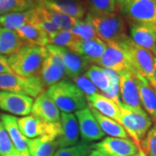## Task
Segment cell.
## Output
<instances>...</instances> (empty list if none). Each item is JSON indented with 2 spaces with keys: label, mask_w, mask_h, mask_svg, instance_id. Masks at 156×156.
<instances>
[{
  "label": "cell",
  "mask_w": 156,
  "mask_h": 156,
  "mask_svg": "<svg viewBox=\"0 0 156 156\" xmlns=\"http://www.w3.org/2000/svg\"><path fill=\"white\" fill-rule=\"evenodd\" d=\"M85 19L93 25L96 37L104 43L120 44L128 37L127 22L119 11L106 14L87 12Z\"/></svg>",
  "instance_id": "6da1fadb"
},
{
  "label": "cell",
  "mask_w": 156,
  "mask_h": 156,
  "mask_svg": "<svg viewBox=\"0 0 156 156\" xmlns=\"http://www.w3.org/2000/svg\"><path fill=\"white\" fill-rule=\"evenodd\" d=\"M47 54L45 47L26 44L7 60L14 74L23 77H38Z\"/></svg>",
  "instance_id": "7a4b0ae2"
},
{
  "label": "cell",
  "mask_w": 156,
  "mask_h": 156,
  "mask_svg": "<svg viewBox=\"0 0 156 156\" xmlns=\"http://www.w3.org/2000/svg\"><path fill=\"white\" fill-rule=\"evenodd\" d=\"M46 94L62 113H75L87 107L82 91L69 80H62L46 89Z\"/></svg>",
  "instance_id": "3957f363"
},
{
  "label": "cell",
  "mask_w": 156,
  "mask_h": 156,
  "mask_svg": "<svg viewBox=\"0 0 156 156\" xmlns=\"http://www.w3.org/2000/svg\"><path fill=\"white\" fill-rule=\"evenodd\" d=\"M119 123L139 148L153 125V121L142 108H132L121 103Z\"/></svg>",
  "instance_id": "277c9868"
},
{
  "label": "cell",
  "mask_w": 156,
  "mask_h": 156,
  "mask_svg": "<svg viewBox=\"0 0 156 156\" xmlns=\"http://www.w3.org/2000/svg\"><path fill=\"white\" fill-rule=\"evenodd\" d=\"M119 44L124 50L132 70L145 78L156 91V80L154 75V56L150 51L135 44L129 37Z\"/></svg>",
  "instance_id": "5b68a950"
},
{
  "label": "cell",
  "mask_w": 156,
  "mask_h": 156,
  "mask_svg": "<svg viewBox=\"0 0 156 156\" xmlns=\"http://www.w3.org/2000/svg\"><path fill=\"white\" fill-rule=\"evenodd\" d=\"M118 11L128 24H156V4L153 0L121 2L118 3Z\"/></svg>",
  "instance_id": "8992f818"
},
{
  "label": "cell",
  "mask_w": 156,
  "mask_h": 156,
  "mask_svg": "<svg viewBox=\"0 0 156 156\" xmlns=\"http://www.w3.org/2000/svg\"><path fill=\"white\" fill-rule=\"evenodd\" d=\"M0 91L17 93L36 98L45 89L38 77H23L14 73L0 74Z\"/></svg>",
  "instance_id": "52a82bcc"
},
{
  "label": "cell",
  "mask_w": 156,
  "mask_h": 156,
  "mask_svg": "<svg viewBox=\"0 0 156 156\" xmlns=\"http://www.w3.org/2000/svg\"><path fill=\"white\" fill-rule=\"evenodd\" d=\"M17 124L23 134L27 139H34L42 136L58 138L62 133L60 122H46L32 115L17 118Z\"/></svg>",
  "instance_id": "ba28073f"
},
{
  "label": "cell",
  "mask_w": 156,
  "mask_h": 156,
  "mask_svg": "<svg viewBox=\"0 0 156 156\" xmlns=\"http://www.w3.org/2000/svg\"><path fill=\"white\" fill-rule=\"evenodd\" d=\"M45 48L48 54L40 69L38 78L41 80L44 89H47L52 85L62 81L67 75L63 62L58 53L53 50L50 44L45 46Z\"/></svg>",
  "instance_id": "9c48e42d"
},
{
  "label": "cell",
  "mask_w": 156,
  "mask_h": 156,
  "mask_svg": "<svg viewBox=\"0 0 156 156\" xmlns=\"http://www.w3.org/2000/svg\"><path fill=\"white\" fill-rule=\"evenodd\" d=\"M37 7L58 12L63 15L83 19L88 12V6L84 0H36Z\"/></svg>",
  "instance_id": "30bf717a"
},
{
  "label": "cell",
  "mask_w": 156,
  "mask_h": 156,
  "mask_svg": "<svg viewBox=\"0 0 156 156\" xmlns=\"http://www.w3.org/2000/svg\"><path fill=\"white\" fill-rule=\"evenodd\" d=\"M96 64L118 74L125 71H133L124 50L119 44L106 43L104 53Z\"/></svg>",
  "instance_id": "8fae6325"
},
{
  "label": "cell",
  "mask_w": 156,
  "mask_h": 156,
  "mask_svg": "<svg viewBox=\"0 0 156 156\" xmlns=\"http://www.w3.org/2000/svg\"><path fill=\"white\" fill-rule=\"evenodd\" d=\"M91 147L108 156H131L139 151V147L131 139L116 137H106L92 144Z\"/></svg>",
  "instance_id": "7c38bea8"
},
{
  "label": "cell",
  "mask_w": 156,
  "mask_h": 156,
  "mask_svg": "<svg viewBox=\"0 0 156 156\" xmlns=\"http://www.w3.org/2000/svg\"><path fill=\"white\" fill-rule=\"evenodd\" d=\"M34 99L28 95L0 91V108L15 115H29Z\"/></svg>",
  "instance_id": "4fadbf2b"
},
{
  "label": "cell",
  "mask_w": 156,
  "mask_h": 156,
  "mask_svg": "<svg viewBox=\"0 0 156 156\" xmlns=\"http://www.w3.org/2000/svg\"><path fill=\"white\" fill-rule=\"evenodd\" d=\"M79 126V132L83 142L89 143L104 137L105 134L101 129L97 121L89 107L75 112Z\"/></svg>",
  "instance_id": "5bb4252c"
},
{
  "label": "cell",
  "mask_w": 156,
  "mask_h": 156,
  "mask_svg": "<svg viewBox=\"0 0 156 156\" xmlns=\"http://www.w3.org/2000/svg\"><path fill=\"white\" fill-rule=\"evenodd\" d=\"M119 93L122 104L132 108H141L139 90L133 71L119 74Z\"/></svg>",
  "instance_id": "9a60e30c"
},
{
  "label": "cell",
  "mask_w": 156,
  "mask_h": 156,
  "mask_svg": "<svg viewBox=\"0 0 156 156\" xmlns=\"http://www.w3.org/2000/svg\"><path fill=\"white\" fill-rule=\"evenodd\" d=\"M130 38L136 45L156 56V24H129Z\"/></svg>",
  "instance_id": "2e32d148"
},
{
  "label": "cell",
  "mask_w": 156,
  "mask_h": 156,
  "mask_svg": "<svg viewBox=\"0 0 156 156\" xmlns=\"http://www.w3.org/2000/svg\"><path fill=\"white\" fill-rule=\"evenodd\" d=\"M50 45L61 57L66 69V75L69 78L73 79L81 75H83L90 66V63L86 59L71 50L56 45Z\"/></svg>",
  "instance_id": "e0dca14e"
},
{
  "label": "cell",
  "mask_w": 156,
  "mask_h": 156,
  "mask_svg": "<svg viewBox=\"0 0 156 156\" xmlns=\"http://www.w3.org/2000/svg\"><path fill=\"white\" fill-rule=\"evenodd\" d=\"M62 133L57 138L59 148L68 147L76 145L79 141V126L75 114L61 113L60 116Z\"/></svg>",
  "instance_id": "ac0fdd59"
},
{
  "label": "cell",
  "mask_w": 156,
  "mask_h": 156,
  "mask_svg": "<svg viewBox=\"0 0 156 156\" xmlns=\"http://www.w3.org/2000/svg\"><path fill=\"white\" fill-rule=\"evenodd\" d=\"M106 49V43L101 41L98 37H95L89 40L78 39L77 42L73 45L70 49L73 52L76 53L84 59H86L89 63H97V62L102 56L104 50Z\"/></svg>",
  "instance_id": "d6986e66"
},
{
  "label": "cell",
  "mask_w": 156,
  "mask_h": 156,
  "mask_svg": "<svg viewBox=\"0 0 156 156\" xmlns=\"http://www.w3.org/2000/svg\"><path fill=\"white\" fill-rule=\"evenodd\" d=\"M30 113L32 115L46 122L55 123L60 122V110L57 108L53 101L48 96L45 91L36 97Z\"/></svg>",
  "instance_id": "ffe728a7"
},
{
  "label": "cell",
  "mask_w": 156,
  "mask_h": 156,
  "mask_svg": "<svg viewBox=\"0 0 156 156\" xmlns=\"http://www.w3.org/2000/svg\"><path fill=\"white\" fill-rule=\"evenodd\" d=\"M0 121L7 130L16 150L25 156H30L28 150V139L23 134L17 124V118L14 115L1 114Z\"/></svg>",
  "instance_id": "44dd1931"
},
{
  "label": "cell",
  "mask_w": 156,
  "mask_h": 156,
  "mask_svg": "<svg viewBox=\"0 0 156 156\" xmlns=\"http://www.w3.org/2000/svg\"><path fill=\"white\" fill-rule=\"evenodd\" d=\"M134 76L139 90L141 105L144 107L145 111L150 116L152 121L156 124V91L140 75L134 73Z\"/></svg>",
  "instance_id": "7402d4cb"
},
{
  "label": "cell",
  "mask_w": 156,
  "mask_h": 156,
  "mask_svg": "<svg viewBox=\"0 0 156 156\" xmlns=\"http://www.w3.org/2000/svg\"><path fill=\"white\" fill-rule=\"evenodd\" d=\"M89 106L95 108L102 115L111 118L119 123L120 119V105L114 101L107 98L101 93H96L86 98Z\"/></svg>",
  "instance_id": "603a6c76"
},
{
  "label": "cell",
  "mask_w": 156,
  "mask_h": 156,
  "mask_svg": "<svg viewBox=\"0 0 156 156\" xmlns=\"http://www.w3.org/2000/svg\"><path fill=\"white\" fill-rule=\"evenodd\" d=\"M57 138L51 136H42L28 139L27 145L30 156H54L59 149Z\"/></svg>",
  "instance_id": "cb8c5ba5"
},
{
  "label": "cell",
  "mask_w": 156,
  "mask_h": 156,
  "mask_svg": "<svg viewBox=\"0 0 156 156\" xmlns=\"http://www.w3.org/2000/svg\"><path fill=\"white\" fill-rule=\"evenodd\" d=\"M20 38L30 45L45 47L50 44V37L44 30L33 24H25L16 30Z\"/></svg>",
  "instance_id": "d4e9b609"
},
{
  "label": "cell",
  "mask_w": 156,
  "mask_h": 156,
  "mask_svg": "<svg viewBox=\"0 0 156 156\" xmlns=\"http://www.w3.org/2000/svg\"><path fill=\"white\" fill-rule=\"evenodd\" d=\"M26 44L15 30L2 28L0 30V55L10 56L23 48Z\"/></svg>",
  "instance_id": "484cf974"
},
{
  "label": "cell",
  "mask_w": 156,
  "mask_h": 156,
  "mask_svg": "<svg viewBox=\"0 0 156 156\" xmlns=\"http://www.w3.org/2000/svg\"><path fill=\"white\" fill-rule=\"evenodd\" d=\"M33 10L22 12H11L0 14V24L3 28L17 30L25 24H31L33 18Z\"/></svg>",
  "instance_id": "4316f807"
},
{
  "label": "cell",
  "mask_w": 156,
  "mask_h": 156,
  "mask_svg": "<svg viewBox=\"0 0 156 156\" xmlns=\"http://www.w3.org/2000/svg\"><path fill=\"white\" fill-rule=\"evenodd\" d=\"M89 109L91 110L93 115L95 116V120L100 126L101 129L105 134L109 135V137H116V138H123V139H128V135L123 127L113 120L111 118L102 115L98 111H96L95 108L89 106Z\"/></svg>",
  "instance_id": "83f0119b"
},
{
  "label": "cell",
  "mask_w": 156,
  "mask_h": 156,
  "mask_svg": "<svg viewBox=\"0 0 156 156\" xmlns=\"http://www.w3.org/2000/svg\"><path fill=\"white\" fill-rule=\"evenodd\" d=\"M96 89L101 91V94L107 92L110 88L111 82L103 68L97 65H91L84 73Z\"/></svg>",
  "instance_id": "f1b7e54d"
},
{
  "label": "cell",
  "mask_w": 156,
  "mask_h": 156,
  "mask_svg": "<svg viewBox=\"0 0 156 156\" xmlns=\"http://www.w3.org/2000/svg\"><path fill=\"white\" fill-rule=\"evenodd\" d=\"M37 7L36 0H0V14L22 12Z\"/></svg>",
  "instance_id": "f546056e"
},
{
  "label": "cell",
  "mask_w": 156,
  "mask_h": 156,
  "mask_svg": "<svg viewBox=\"0 0 156 156\" xmlns=\"http://www.w3.org/2000/svg\"><path fill=\"white\" fill-rule=\"evenodd\" d=\"M88 12L106 14L118 11V0H86Z\"/></svg>",
  "instance_id": "4dcf8cb0"
},
{
  "label": "cell",
  "mask_w": 156,
  "mask_h": 156,
  "mask_svg": "<svg viewBox=\"0 0 156 156\" xmlns=\"http://www.w3.org/2000/svg\"><path fill=\"white\" fill-rule=\"evenodd\" d=\"M77 37H76L69 30H62L57 31L54 36L50 38V44L56 45L62 48L70 49L78 40Z\"/></svg>",
  "instance_id": "1f68e13d"
},
{
  "label": "cell",
  "mask_w": 156,
  "mask_h": 156,
  "mask_svg": "<svg viewBox=\"0 0 156 156\" xmlns=\"http://www.w3.org/2000/svg\"><path fill=\"white\" fill-rule=\"evenodd\" d=\"M69 30L82 40H89L97 37L93 25L86 19H79Z\"/></svg>",
  "instance_id": "d6a6232c"
},
{
  "label": "cell",
  "mask_w": 156,
  "mask_h": 156,
  "mask_svg": "<svg viewBox=\"0 0 156 156\" xmlns=\"http://www.w3.org/2000/svg\"><path fill=\"white\" fill-rule=\"evenodd\" d=\"M91 150V145L83 141L72 147L59 148L54 156H88Z\"/></svg>",
  "instance_id": "836d02e7"
},
{
  "label": "cell",
  "mask_w": 156,
  "mask_h": 156,
  "mask_svg": "<svg viewBox=\"0 0 156 156\" xmlns=\"http://www.w3.org/2000/svg\"><path fill=\"white\" fill-rule=\"evenodd\" d=\"M72 80L73 83L76 84V86L82 91V93L84 95L85 98L91 96L92 95L96 94V93H99L98 92L99 90L96 89L95 85L90 82V80L85 76V74L73 78Z\"/></svg>",
  "instance_id": "e575fe53"
},
{
  "label": "cell",
  "mask_w": 156,
  "mask_h": 156,
  "mask_svg": "<svg viewBox=\"0 0 156 156\" xmlns=\"http://www.w3.org/2000/svg\"><path fill=\"white\" fill-rule=\"evenodd\" d=\"M140 148L147 156H156V124L150 128L140 143Z\"/></svg>",
  "instance_id": "d590c367"
},
{
  "label": "cell",
  "mask_w": 156,
  "mask_h": 156,
  "mask_svg": "<svg viewBox=\"0 0 156 156\" xmlns=\"http://www.w3.org/2000/svg\"><path fill=\"white\" fill-rule=\"evenodd\" d=\"M16 151L10 135L0 121V155H5Z\"/></svg>",
  "instance_id": "8d00e7d4"
},
{
  "label": "cell",
  "mask_w": 156,
  "mask_h": 156,
  "mask_svg": "<svg viewBox=\"0 0 156 156\" xmlns=\"http://www.w3.org/2000/svg\"><path fill=\"white\" fill-rule=\"evenodd\" d=\"M3 73H13L8 63V60L5 56H0V74Z\"/></svg>",
  "instance_id": "74e56055"
},
{
  "label": "cell",
  "mask_w": 156,
  "mask_h": 156,
  "mask_svg": "<svg viewBox=\"0 0 156 156\" xmlns=\"http://www.w3.org/2000/svg\"><path fill=\"white\" fill-rule=\"evenodd\" d=\"M88 156H108V155H107V154H105L101 153V152H100V151H97V150H95V149H92Z\"/></svg>",
  "instance_id": "f35d334b"
},
{
  "label": "cell",
  "mask_w": 156,
  "mask_h": 156,
  "mask_svg": "<svg viewBox=\"0 0 156 156\" xmlns=\"http://www.w3.org/2000/svg\"><path fill=\"white\" fill-rule=\"evenodd\" d=\"M0 156H25L24 154H23L19 152H14V153H11V154H5V155H0Z\"/></svg>",
  "instance_id": "ab89813d"
},
{
  "label": "cell",
  "mask_w": 156,
  "mask_h": 156,
  "mask_svg": "<svg viewBox=\"0 0 156 156\" xmlns=\"http://www.w3.org/2000/svg\"><path fill=\"white\" fill-rule=\"evenodd\" d=\"M131 156H147V155H146V154L143 152V150H142L141 148H139V151H138L135 154H134V155H131Z\"/></svg>",
  "instance_id": "60d3db41"
},
{
  "label": "cell",
  "mask_w": 156,
  "mask_h": 156,
  "mask_svg": "<svg viewBox=\"0 0 156 156\" xmlns=\"http://www.w3.org/2000/svg\"><path fill=\"white\" fill-rule=\"evenodd\" d=\"M154 75L156 80V56L154 57Z\"/></svg>",
  "instance_id": "b9f144b4"
},
{
  "label": "cell",
  "mask_w": 156,
  "mask_h": 156,
  "mask_svg": "<svg viewBox=\"0 0 156 156\" xmlns=\"http://www.w3.org/2000/svg\"><path fill=\"white\" fill-rule=\"evenodd\" d=\"M125 1H128V0H118V3H121V2H125Z\"/></svg>",
  "instance_id": "7bdbcfd3"
},
{
  "label": "cell",
  "mask_w": 156,
  "mask_h": 156,
  "mask_svg": "<svg viewBox=\"0 0 156 156\" xmlns=\"http://www.w3.org/2000/svg\"><path fill=\"white\" fill-rule=\"evenodd\" d=\"M2 28H3V27H2V26H1V24H0V30H1Z\"/></svg>",
  "instance_id": "ee69618b"
},
{
  "label": "cell",
  "mask_w": 156,
  "mask_h": 156,
  "mask_svg": "<svg viewBox=\"0 0 156 156\" xmlns=\"http://www.w3.org/2000/svg\"><path fill=\"white\" fill-rule=\"evenodd\" d=\"M153 1H154V3L156 4V0H153Z\"/></svg>",
  "instance_id": "f6af8a7d"
},
{
  "label": "cell",
  "mask_w": 156,
  "mask_h": 156,
  "mask_svg": "<svg viewBox=\"0 0 156 156\" xmlns=\"http://www.w3.org/2000/svg\"><path fill=\"white\" fill-rule=\"evenodd\" d=\"M84 1H86V0H84Z\"/></svg>",
  "instance_id": "bcb514c9"
}]
</instances>
